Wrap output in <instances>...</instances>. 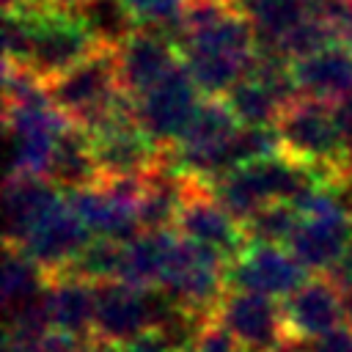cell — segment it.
Here are the masks:
<instances>
[{"mask_svg":"<svg viewBox=\"0 0 352 352\" xmlns=\"http://www.w3.org/2000/svg\"><path fill=\"white\" fill-rule=\"evenodd\" d=\"M226 3H231V6H236V8H239V3H242V0H226Z\"/></svg>","mask_w":352,"mask_h":352,"instance_id":"obj_35","label":"cell"},{"mask_svg":"<svg viewBox=\"0 0 352 352\" xmlns=\"http://www.w3.org/2000/svg\"><path fill=\"white\" fill-rule=\"evenodd\" d=\"M173 242V228L168 231H140L138 236L126 239L121 248V267L118 280L138 286V289H160L168 250Z\"/></svg>","mask_w":352,"mask_h":352,"instance_id":"obj_20","label":"cell"},{"mask_svg":"<svg viewBox=\"0 0 352 352\" xmlns=\"http://www.w3.org/2000/svg\"><path fill=\"white\" fill-rule=\"evenodd\" d=\"M80 14L85 16L91 30L99 36V41L113 47H118L138 28L121 0H91Z\"/></svg>","mask_w":352,"mask_h":352,"instance_id":"obj_27","label":"cell"},{"mask_svg":"<svg viewBox=\"0 0 352 352\" xmlns=\"http://www.w3.org/2000/svg\"><path fill=\"white\" fill-rule=\"evenodd\" d=\"M135 19V25H151V28H173L184 0H121Z\"/></svg>","mask_w":352,"mask_h":352,"instance_id":"obj_28","label":"cell"},{"mask_svg":"<svg viewBox=\"0 0 352 352\" xmlns=\"http://www.w3.org/2000/svg\"><path fill=\"white\" fill-rule=\"evenodd\" d=\"M118 47L104 44L91 58H85L72 72L60 74L50 82L52 104L77 126H96L124 96L126 91L118 85Z\"/></svg>","mask_w":352,"mask_h":352,"instance_id":"obj_4","label":"cell"},{"mask_svg":"<svg viewBox=\"0 0 352 352\" xmlns=\"http://www.w3.org/2000/svg\"><path fill=\"white\" fill-rule=\"evenodd\" d=\"M311 278V270L283 245L248 242L234 258H228L226 280L228 289L258 292L270 297H289Z\"/></svg>","mask_w":352,"mask_h":352,"instance_id":"obj_11","label":"cell"},{"mask_svg":"<svg viewBox=\"0 0 352 352\" xmlns=\"http://www.w3.org/2000/svg\"><path fill=\"white\" fill-rule=\"evenodd\" d=\"M242 3H245V0H242ZM242 3H239V6H242Z\"/></svg>","mask_w":352,"mask_h":352,"instance_id":"obj_37","label":"cell"},{"mask_svg":"<svg viewBox=\"0 0 352 352\" xmlns=\"http://www.w3.org/2000/svg\"><path fill=\"white\" fill-rule=\"evenodd\" d=\"M352 239V214L346 217H302L289 250L311 270L327 272Z\"/></svg>","mask_w":352,"mask_h":352,"instance_id":"obj_18","label":"cell"},{"mask_svg":"<svg viewBox=\"0 0 352 352\" xmlns=\"http://www.w3.org/2000/svg\"><path fill=\"white\" fill-rule=\"evenodd\" d=\"M283 327L289 344L319 338L344 322V294L341 289L324 275L314 272L300 289L280 300Z\"/></svg>","mask_w":352,"mask_h":352,"instance_id":"obj_14","label":"cell"},{"mask_svg":"<svg viewBox=\"0 0 352 352\" xmlns=\"http://www.w3.org/2000/svg\"><path fill=\"white\" fill-rule=\"evenodd\" d=\"M214 319L242 344L245 352H283L289 344L278 297L228 289L214 311Z\"/></svg>","mask_w":352,"mask_h":352,"instance_id":"obj_12","label":"cell"},{"mask_svg":"<svg viewBox=\"0 0 352 352\" xmlns=\"http://www.w3.org/2000/svg\"><path fill=\"white\" fill-rule=\"evenodd\" d=\"M198 94L201 91H198L190 69L184 66V60H179L151 88H146L140 96H135L138 124L160 146H173L184 135V129L201 102Z\"/></svg>","mask_w":352,"mask_h":352,"instance_id":"obj_10","label":"cell"},{"mask_svg":"<svg viewBox=\"0 0 352 352\" xmlns=\"http://www.w3.org/2000/svg\"><path fill=\"white\" fill-rule=\"evenodd\" d=\"M324 275L341 289V294H344V292H352V239H349V245L344 248V253L338 256V261H336Z\"/></svg>","mask_w":352,"mask_h":352,"instance_id":"obj_31","label":"cell"},{"mask_svg":"<svg viewBox=\"0 0 352 352\" xmlns=\"http://www.w3.org/2000/svg\"><path fill=\"white\" fill-rule=\"evenodd\" d=\"M8 138V173L6 176H47L55 146L69 129V118L55 107L3 110Z\"/></svg>","mask_w":352,"mask_h":352,"instance_id":"obj_8","label":"cell"},{"mask_svg":"<svg viewBox=\"0 0 352 352\" xmlns=\"http://www.w3.org/2000/svg\"><path fill=\"white\" fill-rule=\"evenodd\" d=\"M239 11H245L253 22L258 47H270L314 11V0H245Z\"/></svg>","mask_w":352,"mask_h":352,"instance_id":"obj_23","label":"cell"},{"mask_svg":"<svg viewBox=\"0 0 352 352\" xmlns=\"http://www.w3.org/2000/svg\"><path fill=\"white\" fill-rule=\"evenodd\" d=\"M283 352H352V327H336L319 338L286 344Z\"/></svg>","mask_w":352,"mask_h":352,"instance_id":"obj_29","label":"cell"},{"mask_svg":"<svg viewBox=\"0 0 352 352\" xmlns=\"http://www.w3.org/2000/svg\"><path fill=\"white\" fill-rule=\"evenodd\" d=\"M170 305L173 302L162 289H138L124 280H102L96 283L94 336L110 344L132 341L148 330H157Z\"/></svg>","mask_w":352,"mask_h":352,"instance_id":"obj_7","label":"cell"},{"mask_svg":"<svg viewBox=\"0 0 352 352\" xmlns=\"http://www.w3.org/2000/svg\"><path fill=\"white\" fill-rule=\"evenodd\" d=\"M228 102V107L234 110V116L239 118L242 126H264V124H275L280 110L286 107L280 102V96L267 88L258 77L245 74L236 85H231V91L223 96Z\"/></svg>","mask_w":352,"mask_h":352,"instance_id":"obj_24","label":"cell"},{"mask_svg":"<svg viewBox=\"0 0 352 352\" xmlns=\"http://www.w3.org/2000/svg\"><path fill=\"white\" fill-rule=\"evenodd\" d=\"M44 305L52 327L77 333V336H94L96 283L80 280L72 275H55L47 280Z\"/></svg>","mask_w":352,"mask_h":352,"instance_id":"obj_19","label":"cell"},{"mask_svg":"<svg viewBox=\"0 0 352 352\" xmlns=\"http://www.w3.org/2000/svg\"><path fill=\"white\" fill-rule=\"evenodd\" d=\"M187 352H192V349H187Z\"/></svg>","mask_w":352,"mask_h":352,"instance_id":"obj_36","label":"cell"},{"mask_svg":"<svg viewBox=\"0 0 352 352\" xmlns=\"http://www.w3.org/2000/svg\"><path fill=\"white\" fill-rule=\"evenodd\" d=\"M182 60L204 96H226L253 66L258 38L245 11L234 8L214 25L179 41Z\"/></svg>","mask_w":352,"mask_h":352,"instance_id":"obj_1","label":"cell"},{"mask_svg":"<svg viewBox=\"0 0 352 352\" xmlns=\"http://www.w3.org/2000/svg\"><path fill=\"white\" fill-rule=\"evenodd\" d=\"M47 272L16 245L3 242V275H0V297H3V311L11 314L36 297L44 294L47 289Z\"/></svg>","mask_w":352,"mask_h":352,"instance_id":"obj_22","label":"cell"},{"mask_svg":"<svg viewBox=\"0 0 352 352\" xmlns=\"http://www.w3.org/2000/svg\"><path fill=\"white\" fill-rule=\"evenodd\" d=\"M99 47H104V41H99L80 11H60L41 3L36 8L30 52L22 66L33 69L50 85L52 80L91 58Z\"/></svg>","mask_w":352,"mask_h":352,"instance_id":"obj_5","label":"cell"},{"mask_svg":"<svg viewBox=\"0 0 352 352\" xmlns=\"http://www.w3.org/2000/svg\"><path fill=\"white\" fill-rule=\"evenodd\" d=\"M66 192L47 176H6L3 223L6 245H22L25 236L63 201Z\"/></svg>","mask_w":352,"mask_h":352,"instance_id":"obj_16","label":"cell"},{"mask_svg":"<svg viewBox=\"0 0 352 352\" xmlns=\"http://www.w3.org/2000/svg\"><path fill=\"white\" fill-rule=\"evenodd\" d=\"M344 187H352V143H349V151H346V184Z\"/></svg>","mask_w":352,"mask_h":352,"instance_id":"obj_34","label":"cell"},{"mask_svg":"<svg viewBox=\"0 0 352 352\" xmlns=\"http://www.w3.org/2000/svg\"><path fill=\"white\" fill-rule=\"evenodd\" d=\"M116 352H176V346L168 341L162 330H148L132 341L116 344Z\"/></svg>","mask_w":352,"mask_h":352,"instance_id":"obj_30","label":"cell"},{"mask_svg":"<svg viewBox=\"0 0 352 352\" xmlns=\"http://www.w3.org/2000/svg\"><path fill=\"white\" fill-rule=\"evenodd\" d=\"M226 270H228L226 253L173 231V242L168 250V264H165L160 289L179 308L201 319H214V311L223 294L228 292Z\"/></svg>","mask_w":352,"mask_h":352,"instance_id":"obj_3","label":"cell"},{"mask_svg":"<svg viewBox=\"0 0 352 352\" xmlns=\"http://www.w3.org/2000/svg\"><path fill=\"white\" fill-rule=\"evenodd\" d=\"M239 129L242 124L223 96H204L184 135L170 146V157L179 170L214 179L231 168V151Z\"/></svg>","mask_w":352,"mask_h":352,"instance_id":"obj_6","label":"cell"},{"mask_svg":"<svg viewBox=\"0 0 352 352\" xmlns=\"http://www.w3.org/2000/svg\"><path fill=\"white\" fill-rule=\"evenodd\" d=\"M121 248L124 242L110 239V236H91L85 248L69 261V267L58 275H72L80 280L102 283V280H118V267H121Z\"/></svg>","mask_w":352,"mask_h":352,"instance_id":"obj_25","label":"cell"},{"mask_svg":"<svg viewBox=\"0 0 352 352\" xmlns=\"http://www.w3.org/2000/svg\"><path fill=\"white\" fill-rule=\"evenodd\" d=\"M118 55V85L129 96H140L179 60L182 50L168 28L138 25L116 50Z\"/></svg>","mask_w":352,"mask_h":352,"instance_id":"obj_13","label":"cell"},{"mask_svg":"<svg viewBox=\"0 0 352 352\" xmlns=\"http://www.w3.org/2000/svg\"><path fill=\"white\" fill-rule=\"evenodd\" d=\"M275 126L286 157L314 168L324 184L344 190L349 143L333 116V104L297 96L280 110Z\"/></svg>","mask_w":352,"mask_h":352,"instance_id":"obj_2","label":"cell"},{"mask_svg":"<svg viewBox=\"0 0 352 352\" xmlns=\"http://www.w3.org/2000/svg\"><path fill=\"white\" fill-rule=\"evenodd\" d=\"M292 72L300 96H311L327 104L352 96V50L344 44H330L294 60Z\"/></svg>","mask_w":352,"mask_h":352,"instance_id":"obj_17","label":"cell"},{"mask_svg":"<svg viewBox=\"0 0 352 352\" xmlns=\"http://www.w3.org/2000/svg\"><path fill=\"white\" fill-rule=\"evenodd\" d=\"M173 231L187 239L217 248L228 258H234L248 245L245 226L226 209V204L214 195L212 184L195 173H184V198Z\"/></svg>","mask_w":352,"mask_h":352,"instance_id":"obj_9","label":"cell"},{"mask_svg":"<svg viewBox=\"0 0 352 352\" xmlns=\"http://www.w3.org/2000/svg\"><path fill=\"white\" fill-rule=\"evenodd\" d=\"M91 236L94 234L85 228V223L77 217V212L63 195V201L16 248H22L47 272V278H55L69 267V261L85 248Z\"/></svg>","mask_w":352,"mask_h":352,"instance_id":"obj_15","label":"cell"},{"mask_svg":"<svg viewBox=\"0 0 352 352\" xmlns=\"http://www.w3.org/2000/svg\"><path fill=\"white\" fill-rule=\"evenodd\" d=\"M47 179L55 182L60 190H80V187H91L99 179V162L94 154V143L91 135L77 126L69 124V129L60 135Z\"/></svg>","mask_w":352,"mask_h":352,"instance_id":"obj_21","label":"cell"},{"mask_svg":"<svg viewBox=\"0 0 352 352\" xmlns=\"http://www.w3.org/2000/svg\"><path fill=\"white\" fill-rule=\"evenodd\" d=\"M44 3L52 8H60V11H82L91 0H44Z\"/></svg>","mask_w":352,"mask_h":352,"instance_id":"obj_32","label":"cell"},{"mask_svg":"<svg viewBox=\"0 0 352 352\" xmlns=\"http://www.w3.org/2000/svg\"><path fill=\"white\" fill-rule=\"evenodd\" d=\"M300 223H302V212L297 209L294 201H270L261 209H256L242 226H245L248 242L286 245L292 242Z\"/></svg>","mask_w":352,"mask_h":352,"instance_id":"obj_26","label":"cell"},{"mask_svg":"<svg viewBox=\"0 0 352 352\" xmlns=\"http://www.w3.org/2000/svg\"><path fill=\"white\" fill-rule=\"evenodd\" d=\"M38 0H3V11H19V8H28Z\"/></svg>","mask_w":352,"mask_h":352,"instance_id":"obj_33","label":"cell"}]
</instances>
